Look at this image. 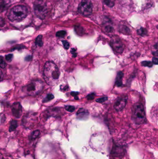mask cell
<instances>
[{"label":"cell","instance_id":"obj_1","mask_svg":"<svg viewBox=\"0 0 158 159\" xmlns=\"http://www.w3.org/2000/svg\"><path fill=\"white\" fill-rule=\"evenodd\" d=\"M44 78L46 83L51 86L56 83L59 78L60 72L58 66L54 63L47 61L44 68Z\"/></svg>","mask_w":158,"mask_h":159},{"label":"cell","instance_id":"obj_2","mask_svg":"<svg viewBox=\"0 0 158 159\" xmlns=\"http://www.w3.org/2000/svg\"><path fill=\"white\" fill-rule=\"evenodd\" d=\"M132 119L137 125L143 124L146 121L144 106L141 103H136L132 108Z\"/></svg>","mask_w":158,"mask_h":159},{"label":"cell","instance_id":"obj_3","mask_svg":"<svg viewBox=\"0 0 158 159\" xmlns=\"http://www.w3.org/2000/svg\"><path fill=\"white\" fill-rule=\"evenodd\" d=\"M27 14L26 7L16 6L12 8L8 14L9 19L12 21H20L25 19Z\"/></svg>","mask_w":158,"mask_h":159},{"label":"cell","instance_id":"obj_4","mask_svg":"<svg viewBox=\"0 0 158 159\" xmlns=\"http://www.w3.org/2000/svg\"><path fill=\"white\" fill-rule=\"evenodd\" d=\"M43 85L42 81L34 80L23 87V91L30 95L38 94L42 91Z\"/></svg>","mask_w":158,"mask_h":159},{"label":"cell","instance_id":"obj_5","mask_svg":"<svg viewBox=\"0 0 158 159\" xmlns=\"http://www.w3.org/2000/svg\"><path fill=\"white\" fill-rule=\"evenodd\" d=\"M34 13L38 17L44 19L47 13V7L45 2L42 0H36L33 5Z\"/></svg>","mask_w":158,"mask_h":159},{"label":"cell","instance_id":"obj_6","mask_svg":"<svg viewBox=\"0 0 158 159\" xmlns=\"http://www.w3.org/2000/svg\"><path fill=\"white\" fill-rule=\"evenodd\" d=\"M79 13L84 16L90 15L92 13L93 5L89 0H83L80 3L78 8Z\"/></svg>","mask_w":158,"mask_h":159},{"label":"cell","instance_id":"obj_7","mask_svg":"<svg viewBox=\"0 0 158 159\" xmlns=\"http://www.w3.org/2000/svg\"><path fill=\"white\" fill-rule=\"evenodd\" d=\"M110 45L114 51L118 53H122L124 50V46L121 40L118 37H114L110 41Z\"/></svg>","mask_w":158,"mask_h":159},{"label":"cell","instance_id":"obj_8","mask_svg":"<svg viewBox=\"0 0 158 159\" xmlns=\"http://www.w3.org/2000/svg\"><path fill=\"white\" fill-rule=\"evenodd\" d=\"M128 100L127 96H123L119 98L115 102L114 107L116 111H121L125 107Z\"/></svg>","mask_w":158,"mask_h":159},{"label":"cell","instance_id":"obj_9","mask_svg":"<svg viewBox=\"0 0 158 159\" xmlns=\"http://www.w3.org/2000/svg\"><path fill=\"white\" fill-rule=\"evenodd\" d=\"M12 114L16 118H20L22 113V107L19 102H15L12 106Z\"/></svg>","mask_w":158,"mask_h":159},{"label":"cell","instance_id":"obj_10","mask_svg":"<svg viewBox=\"0 0 158 159\" xmlns=\"http://www.w3.org/2000/svg\"><path fill=\"white\" fill-rule=\"evenodd\" d=\"M89 115L88 111L84 108H80L77 113L78 118L79 119H85Z\"/></svg>","mask_w":158,"mask_h":159},{"label":"cell","instance_id":"obj_11","mask_svg":"<svg viewBox=\"0 0 158 159\" xmlns=\"http://www.w3.org/2000/svg\"><path fill=\"white\" fill-rule=\"evenodd\" d=\"M123 73L121 71H119L117 73L115 81V85L116 86L119 87L122 85V78L123 77Z\"/></svg>","mask_w":158,"mask_h":159},{"label":"cell","instance_id":"obj_12","mask_svg":"<svg viewBox=\"0 0 158 159\" xmlns=\"http://www.w3.org/2000/svg\"><path fill=\"white\" fill-rule=\"evenodd\" d=\"M18 126L17 121L16 120H12L10 122V125L9 128V132H13L14 131Z\"/></svg>","mask_w":158,"mask_h":159},{"label":"cell","instance_id":"obj_13","mask_svg":"<svg viewBox=\"0 0 158 159\" xmlns=\"http://www.w3.org/2000/svg\"><path fill=\"white\" fill-rule=\"evenodd\" d=\"M35 44L38 46H43V43L42 41V36L41 35H39L35 39Z\"/></svg>","mask_w":158,"mask_h":159},{"label":"cell","instance_id":"obj_14","mask_svg":"<svg viewBox=\"0 0 158 159\" xmlns=\"http://www.w3.org/2000/svg\"><path fill=\"white\" fill-rule=\"evenodd\" d=\"M40 134V131L39 130H36L32 132L30 136V139L31 140H33L37 138Z\"/></svg>","mask_w":158,"mask_h":159},{"label":"cell","instance_id":"obj_15","mask_svg":"<svg viewBox=\"0 0 158 159\" xmlns=\"http://www.w3.org/2000/svg\"><path fill=\"white\" fill-rule=\"evenodd\" d=\"M120 31L121 33L125 34H129L130 33L129 29L128 27L124 26H121L120 27Z\"/></svg>","mask_w":158,"mask_h":159},{"label":"cell","instance_id":"obj_16","mask_svg":"<svg viewBox=\"0 0 158 159\" xmlns=\"http://www.w3.org/2000/svg\"><path fill=\"white\" fill-rule=\"evenodd\" d=\"M103 1L108 7H112L115 5V0H103Z\"/></svg>","mask_w":158,"mask_h":159},{"label":"cell","instance_id":"obj_17","mask_svg":"<svg viewBox=\"0 0 158 159\" xmlns=\"http://www.w3.org/2000/svg\"><path fill=\"white\" fill-rule=\"evenodd\" d=\"M147 30L143 27H141L137 30V33L139 35L142 36L146 35L147 34Z\"/></svg>","mask_w":158,"mask_h":159},{"label":"cell","instance_id":"obj_18","mask_svg":"<svg viewBox=\"0 0 158 159\" xmlns=\"http://www.w3.org/2000/svg\"><path fill=\"white\" fill-rule=\"evenodd\" d=\"M54 95H53V94H52V93L48 94L46 96V97L43 100V102H44H44H47L49 101H50L51 100L53 99H54Z\"/></svg>","mask_w":158,"mask_h":159},{"label":"cell","instance_id":"obj_19","mask_svg":"<svg viewBox=\"0 0 158 159\" xmlns=\"http://www.w3.org/2000/svg\"><path fill=\"white\" fill-rule=\"evenodd\" d=\"M6 66V62L4 61V58L2 56H0V67L1 68H5Z\"/></svg>","mask_w":158,"mask_h":159},{"label":"cell","instance_id":"obj_20","mask_svg":"<svg viewBox=\"0 0 158 159\" xmlns=\"http://www.w3.org/2000/svg\"><path fill=\"white\" fill-rule=\"evenodd\" d=\"M66 32L64 30H61L57 32L56 36L58 37L63 38L66 35Z\"/></svg>","mask_w":158,"mask_h":159},{"label":"cell","instance_id":"obj_21","mask_svg":"<svg viewBox=\"0 0 158 159\" xmlns=\"http://www.w3.org/2000/svg\"><path fill=\"white\" fill-rule=\"evenodd\" d=\"M141 65L144 66H147L149 67H151L152 66V63L151 61H143L141 62Z\"/></svg>","mask_w":158,"mask_h":159},{"label":"cell","instance_id":"obj_22","mask_svg":"<svg viewBox=\"0 0 158 159\" xmlns=\"http://www.w3.org/2000/svg\"><path fill=\"white\" fill-rule=\"evenodd\" d=\"M65 109L66 111L70 112H73L75 109V108L74 106H65Z\"/></svg>","mask_w":158,"mask_h":159},{"label":"cell","instance_id":"obj_23","mask_svg":"<svg viewBox=\"0 0 158 159\" xmlns=\"http://www.w3.org/2000/svg\"><path fill=\"white\" fill-rule=\"evenodd\" d=\"M13 54H8L5 56V59L8 62H11L13 59Z\"/></svg>","mask_w":158,"mask_h":159},{"label":"cell","instance_id":"obj_24","mask_svg":"<svg viewBox=\"0 0 158 159\" xmlns=\"http://www.w3.org/2000/svg\"><path fill=\"white\" fill-rule=\"evenodd\" d=\"M62 42L65 48L66 49H68L70 47V44L69 42L66 40H62Z\"/></svg>","mask_w":158,"mask_h":159},{"label":"cell","instance_id":"obj_25","mask_svg":"<svg viewBox=\"0 0 158 159\" xmlns=\"http://www.w3.org/2000/svg\"><path fill=\"white\" fill-rule=\"evenodd\" d=\"M107 99H108L107 97H102V98H98V99H96V101L97 102H99V103H102V102H104Z\"/></svg>","mask_w":158,"mask_h":159},{"label":"cell","instance_id":"obj_26","mask_svg":"<svg viewBox=\"0 0 158 159\" xmlns=\"http://www.w3.org/2000/svg\"><path fill=\"white\" fill-rule=\"evenodd\" d=\"M95 93H91L89 94H88L87 96V98L88 100H92L94 99L95 98Z\"/></svg>","mask_w":158,"mask_h":159},{"label":"cell","instance_id":"obj_27","mask_svg":"<svg viewBox=\"0 0 158 159\" xmlns=\"http://www.w3.org/2000/svg\"><path fill=\"white\" fill-rule=\"evenodd\" d=\"M71 95H72L73 96L75 99H78V97L77 96L79 94V93L77 92H72V93H71Z\"/></svg>","mask_w":158,"mask_h":159},{"label":"cell","instance_id":"obj_28","mask_svg":"<svg viewBox=\"0 0 158 159\" xmlns=\"http://www.w3.org/2000/svg\"><path fill=\"white\" fill-rule=\"evenodd\" d=\"M152 61L153 64H154L155 65H157L158 62V58L155 57H153L152 59Z\"/></svg>","mask_w":158,"mask_h":159},{"label":"cell","instance_id":"obj_29","mask_svg":"<svg viewBox=\"0 0 158 159\" xmlns=\"http://www.w3.org/2000/svg\"><path fill=\"white\" fill-rule=\"evenodd\" d=\"M71 53L73 54V57H76L77 55V53H76V50L75 48H72L71 50Z\"/></svg>","mask_w":158,"mask_h":159},{"label":"cell","instance_id":"obj_30","mask_svg":"<svg viewBox=\"0 0 158 159\" xmlns=\"http://www.w3.org/2000/svg\"><path fill=\"white\" fill-rule=\"evenodd\" d=\"M17 48H18V49H21V48H24V46H15L14 47H13V48L12 49V50H11V51H13V50H15V49H17Z\"/></svg>","mask_w":158,"mask_h":159},{"label":"cell","instance_id":"obj_31","mask_svg":"<svg viewBox=\"0 0 158 159\" xmlns=\"http://www.w3.org/2000/svg\"><path fill=\"white\" fill-rule=\"evenodd\" d=\"M31 59H32V56L31 55H28V56L26 57L25 60L26 61H30V60H31Z\"/></svg>","mask_w":158,"mask_h":159},{"label":"cell","instance_id":"obj_32","mask_svg":"<svg viewBox=\"0 0 158 159\" xmlns=\"http://www.w3.org/2000/svg\"><path fill=\"white\" fill-rule=\"evenodd\" d=\"M4 24V21L3 19L0 17V26H3Z\"/></svg>","mask_w":158,"mask_h":159},{"label":"cell","instance_id":"obj_33","mask_svg":"<svg viewBox=\"0 0 158 159\" xmlns=\"http://www.w3.org/2000/svg\"><path fill=\"white\" fill-rule=\"evenodd\" d=\"M2 77H3V74H2V73L1 72V71L0 70V80L2 79Z\"/></svg>","mask_w":158,"mask_h":159},{"label":"cell","instance_id":"obj_34","mask_svg":"<svg viewBox=\"0 0 158 159\" xmlns=\"http://www.w3.org/2000/svg\"><path fill=\"white\" fill-rule=\"evenodd\" d=\"M152 53H153V54L154 55V57L158 56V52H157V51L156 52H153Z\"/></svg>","mask_w":158,"mask_h":159},{"label":"cell","instance_id":"obj_35","mask_svg":"<svg viewBox=\"0 0 158 159\" xmlns=\"http://www.w3.org/2000/svg\"><path fill=\"white\" fill-rule=\"evenodd\" d=\"M0 159H3V157L2 155L0 153Z\"/></svg>","mask_w":158,"mask_h":159}]
</instances>
